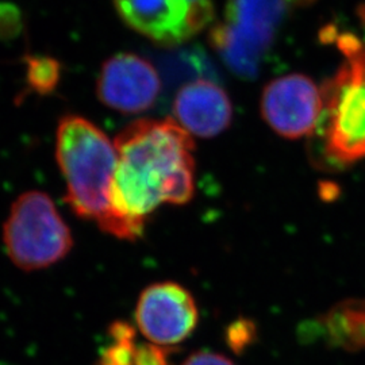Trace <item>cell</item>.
Instances as JSON below:
<instances>
[{"mask_svg": "<svg viewBox=\"0 0 365 365\" xmlns=\"http://www.w3.org/2000/svg\"><path fill=\"white\" fill-rule=\"evenodd\" d=\"M182 365H235L229 357L211 351H197L190 354Z\"/></svg>", "mask_w": 365, "mask_h": 365, "instance_id": "17", "label": "cell"}, {"mask_svg": "<svg viewBox=\"0 0 365 365\" xmlns=\"http://www.w3.org/2000/svg\"><path fill=\"white\" fill-rule=\"evenodd\" d=\"M173 115L191 135L211 138L230 126L233 106L221 86L200 78L179 90L173 102Z\"/></svg>", "mask_w": 365, "mask_h": 365, "instance_id": "10", "label": "cell"}, {"mask_svg": "<svg viewBox=\"0 0 365 365\" xmlns=\"http://www.w3.org/2000/svg\"><path fill=\"white\" fill-rule=\"evenodd\" d=\"M329 344L346 351L365 348V299L341 302L319 319Z\"/></svg>", "mask_w": 365, "mask_h": 365, "instance_id": "11", "label": "cell"}, {"mask_svg": "<svg viewBox=\"0 0 365 365\" xmlns=\"http://www.w3.org/2000/svg\"><path fill=\"white\" fill-rule=\"evenodd\" d=\"M291 0H229L225 19L211 31V43L227 68L255 78Z\"/></svg>", "mask_w": 365, "mask_h": 365, "instance_id": "4", "label": "cell"}, {"mask_svg": "<svg viewBox=\"0 0 365 365\" xmlns=\"http://www.w3.org/2000/svg\"><path fill=\"white\" fill-rule=\"evenodd\" d=\"M291 1H298V3H309L312 0H291Z\"/></svg>", "mask_w": 365, "mask_h": 365, "instance_id": "18", "label": "cell"}, {"mask_svg": "<svg viewBox=\"0 0 365 365\" xmlns=\"http://www.w3.org/2000/svg\"><path fill=\"white\" fill-rule=\"evenodd\" d=\"M344 64L324 84L319 128L327 160L352 165L365 160V43L351 34L339 36Z\"/></svg>", "mask_w": 365, "mask_h": 365, "instance_id": "3", "label": "cell"}, {"mask_svg": "<svg viewBox=\"0 0 365 365\" xmlns=\"http://www.w3.org/2000/svg\"><path fill=\"white\" fill-rule=\"evenodd\" d=\"M105 233L135 241L161 205H185L195 192L192 135L173 119H140L118 134Z\"/></svg>", "mask_w": 365, "mask_h": 365, "instance_id": "1", "label": "cell"}, {"mask_svg": "<svg viewBox=\"0 0 365 365\" xmlns=\"http://www.w3.org/2000/svg\"><path fill=\"white\" fill-rule=\"evenodd\" d=\"M322 111V90L302 73L274 78L262 91V117L284 138L298 140L312 135L319 128Z\"/></svg>", "mask_w": 365, "mask_h": 365, "instance_id": "8", "label": "cell"}, {"mask_svg": "<svg viewBox=\"0 0 365 365\" xmlns=\"http://www.w3.org/2000/svg\"><path fill=\"white\" fill-rule=\"evenodd\" d=\"M96 91L107 107L125 114H140L156 103L161 81L155 66L143 57L118 53L102 66Z\"/></svg>", "mask_w": 365, "mask_h": 365, "instance_id": "9", "label": "cell"}, {"mask_svg": "<svg viewBox=\"0 0 365 365\" xmlns=\"http://www.w3.org/2000/svg\"><path fill=\"white\" fill-rule=\"evenodd\" d=\"M172 348L160 346L149 341L141 342L137 353V365H170Z\"/></svg>", "mask_w": 365, "mask_h": 365, "instance_id": "16", "label": "cell"}, {"mask_svg": "<svg viewBox=\"0 0 365 365\" xmlns=\"http://www.w3.org/2000/svg\"><path fill=\"white\" fill-rule=\"evenodd\" d=\"M56 158L66 180L68 205L80 218L101 226L108 214L115 145L88 119L66 115L57 129Z\"/></svg>", "mask_w": 365, "mask_h": 365, "instance_id": "2", "label": "cell"}, {"mask_svg": "<svg viewBox=\"0 0 365 365\" xmlns=\"http://www.w3.org/2000/svg\"><path fill=\"white\" fill-rule=\"evenodd\" d=\"M110 342L103 348L96 365H137L140 344L137 329L123 321L114 322L108 330Z\"/></svg>", "mask_w": 365, "mask_h": 365, "instance_id": "12", "label": "cell"}, {"mask_svg": "<svg viewBox=\"0 0 365 365\" xmlns=\"http://www.w3.org/2000/svg\"><path fill=\"white\" fill-rule=\"evenodd\" d=\"M27 84L39 95H49L56 90L61 78V66L46 56L26 57Z\"/></svg>", "mask_w": 365, "mask_h": 365, "instance_id": "13", "label": "cell"}, {"mask_svg": "<svg viewBox=\"0 0 365 365\" xmlns=\"http://www.w3.org/2000/svg\"><path fill=\"white\" fill-rule=\"evenodd\" d=\"M255 334H256L255 324L247 319H241V321H235L229 327L226 331V339L230 348L238 353L245 351L255 341Z\"/></svg>", "mask_w": 365, "mask_h": 365, "instance_id": "14", "label": "cell"}, {"mask_svg": "<svg viewBox=\"0 0 365 365\" xmlns=\"http://www.w3.org/2000/svg\"><path fill=\"white\" fill-rule=\"evenodd\" d=\"M4 245L16 267L34 271L64 259L73 241L52 199L42 191H29L14 202L4 225Z\"/></svg>", "mask_w": 365, "mask_h": 365, "instance_id": "5", "label": "cell"}, {"mask_svg": "<svg viewBox=\"0 0 365 365\" xmlns=\"http://www.w3.org/2000/svg\"><path fill=\"white\" fill-rule=\"evenodd\" d=\"M199 322L192 294L175 282H158L145 288L135 306L137 330L146 341L172 348L188 339Z\"/></svg>", "mask_w": 365, "mask_h": 365, "instance_id": "7", "label": "cell"}, {"mask_svg": "<svg viewBox=\"0 0 365 365\" xmlns=\"http://www.w3.org/2000/svg\"><path fill=\"white\" fill-rule=\"evenodd\" d=\"M128 26L161 45H178L207 27L212 0H114Z\"/></svg>", "mask_w": 365, "mask_h": 365, "instance_id": "6", "label": "cell"}, {"mask_svg": "<svg viewBox=\"0 0 365 365\" xmlns=\"http://www.w3.org/2000/svg\"><path fill=\"white\" fill-rule=\"evenodd\" d=\"M22 29L19 10L9 3H0V39L15 38Z\"/></svg>", "mask_w": 365, "mask_h": 365, "instance_id": "15", "label": "cell"}]
</instances>
